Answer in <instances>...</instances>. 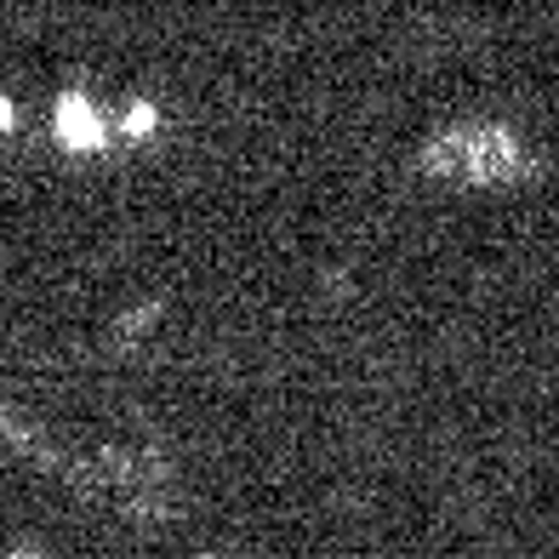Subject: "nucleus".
<instances>
[{"instance_id":"2","label":"nucleus","mask_w":559,"mask_h":559,"mask_svg":"<svg viewBox=\"0 0 559 559\" xmlns=\"http://www.w3.org/2000/svg\"><path fill=\"white\" fill-rule=\"evenodd\" d=\"M52 132H58V143L69 148V155H97V148L109 143V126H104V115H97V104L86 92H63L58 97Z\"/></svg>"},{"instance_id":"1","label":"nucleus","mask_w":559,"mask_h":559,"mask_svg":"<svg viewBox=\"0 0 559 559\" xmlns=\"http://www.w3.org/2000/svg\"><path fill=\"white\" fill-rule=\"evenodd\" d=\"M428 171H445L456 183H508V177L525 171V155H520V138L508 126H463V132H445L428 143L423 155Z\"/></svg>"},{"instance_id":"3","label":"nucleus","mask_w":559,"mask_h":559,"mask_svg":"<svg viewBox=\"0 0 559 559\" xmlns=\"http://www.w3.org/2000/svg\"><path fill=\"white\" fill-rule=\"evenodd\" d=\"M155 126H160V109H155V104H143V97L120 109V138L143 143V138H155Z\"/></svg>"},{"instance_id":"4","label":"nucleus","mask_w":559,"mask_h":559,"mask_svg":"<svg viewBox=\"0 0 559 559\" xmlns=\"http://www.w3.org/2000/svg\"><path fill=\"white\" fill-rule=\"evenodd\" d=\"M12 120H17V109H12V97H0V132H12Z\"/></svg>"}]
</instances>
